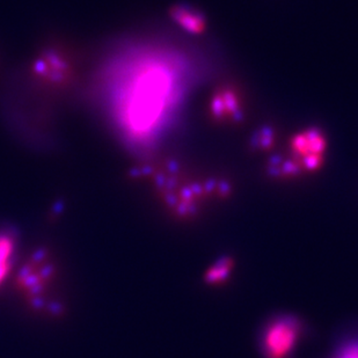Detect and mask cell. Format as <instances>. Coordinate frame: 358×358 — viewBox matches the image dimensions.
Wrapping results in <instances>:
<instances>
[{
	"label": "cell",
	"mask_w": 358,
	"mask_h": 358,
	"mask_svg": "<svg viewBox=\"0 0 358 358\" xmlns=\"http://www.w3.org/2000/svg\"><path fill=\"white\" fill-rule=\"evenodd\" d=\"M120 115L125 131L146 141L159 131L179 96L176 71L164 61L150 59L132 72L122 92Z\"/></svg>",
	"instance_id": "1"
},
{
	"label": "cell",
	"mask_w": 358,
	"mask_h": 358,
	"mask_svg": "<svg viewBox=\"0 0 358 358\" xmlns=\"http://www.w3.org/2000/svg\"><path fill=\"white\" fill-rule=\"evenodd\" d=\"M157 192L165 201L169 208L179 216L193 215L199 206L201 199L204 201L209 195H222L229 193V185L222 181H189L183 180L176 164L153 171L151 173Z\"/></svg>",
	"instance_id": "2"
},
{
	"label": "cell",
	"mask_w": 358,
	"mask_h": 358,
	"mask_svg": "<svg viewBox=\"0 0 358 358\" xmlns=\"http://www.w3.org/2000/svg\"><path fill=\"white\" fill-rule=\"evenodd\" d=\"M55 267L44 250L33 254L17 274V285L28 304L43 311H55L58 305L51 296L54 289Z\"/></svg>",
	"instance_id": "3"
},
{
	"label": "cell",
	"mask_w": 358,
	"mask_h": 358,
	"mask_svg": "<svg viewBox=\"0 0 358 358\" xmlns=\"http://www.w3.org/2000/svg\"><path fill=\"white\" fill-rule=\"evenodd\" d=\"M287 156L301 174H313L322 169L327 151V139L321 129L311 127L294 134L289 141Z\"/></svg>",
	"instance_id": "4"
},
{
	"label": "cell",
	"mask_w": 358,
	"mask_h": 358,
	"mask_svg": "<svg viewBox=\"0 0 358 358\" xmlns=\"http://www.w3.org/2000/svg\"><path fill=\"white\" fill-rule=\"evenodd\" d=\"M301 334V324L294 317H280L268 324L262 338L266 358H287L294 352Z\"/></svg>",
	"instance_id": "5"
},
{
	"label": "cell",
	"mask_w": 358,
	"mask_h": 358,
	"mask_svg": "<svg viewBox=\"0 0 358 358\" xmlns=\"http://www.w3.org/2000/svg\"><path fill=\"white\" fill-rule=\"evenodd\" d=\"M211 119L220 123H238L243 117V99L232 86L218 88L210 100Z\"/></svg>",
	"instance_id": "6"
},
{
	"label": "cell",
	"mask_w": 358,
	"mask_h": 358,
	"mask_svg": "<svg viewBox=\"0 0 358 358\" xmlns=\"http://www.w3.org/2000/svg\"><path fill=\"white\" fill-rule=\"evenodd\" d=\"M169 17L176 26L192 35H202L206 29L204 14L187 3H178L169 10Z\"/></svg>",
	"instance_id": "7"
},
{
	"label": "cell",
	"mask_w": 358,
	"mask_h": 358,
	"mask_svg": "<svg viewBox=\"0 0 358 358\" xmlns=\"http://www.w3.org/2000/svg\"><path fill=\"white\" fill-rule=\"evenodd\" d=\"M35 73L49 84H63L69 75V65L64 58L55 52H48L36 62Z\"/></svg>",
	"instance_id": "8"
},
{
	"label": "cell",
	"mask_w": 358,
	"mask_h": 358,
	"mask_svg": "<svg viewBox=\"0 0 358 358\" xmlns=\"http://www.w3.org/2000/svg\"><path fill=\"white\" fill-rule=\"evenodd\" d=\"M15 241L8 234H0V285L6 280L13 266Z\"/></svg>",
	"instance_id": "9"
},
{
	"label": "cell",
	"mask_w": 358,
	"mask_h": 358,
	"mask_svg": "<svg viewBox=\"0 0 358 358\" xmlns=\"http://www.w3.org/2000/svg\"><path fill=\"white\" fill-rule=\"evenodd\" d=\"M276 142V131L269 125H264L257 129L250 139V149L257 152H266L273 149Z\"/></svg>",
	"instance_id": "10"
},
{
	"label": "cell",
	"mask_w": 358,
	"mask_h": 358,
	"mask_svg": "<svg viewBox=\"0 0 358 358\" xmlns=\"http://www.w3.org/2000/svg\"><path fill=\"white\" fill-rule=\"evenodd\" d=\"M232 261L229 257H224L217 261L213 267L210 268L206 274V280L209 284L223 283L230 276L231 269H232Z\"/></svg>",
	"instance_id": "11"
},
{
	"label": "cell",
	"mask_w": 358,
	"mask_h": 358,
	"mask_svg": "<svg viewBox=\"0 0 358 358\" xmlns=\"http://www.w3.org/2000/svg\"><path fill=\"white\" fill-rule=\"evenodd\" d=\"M338 358H358V342H350L345 345Z\"/></svg>",
	"instance_id": "12"
}]
</instances>
